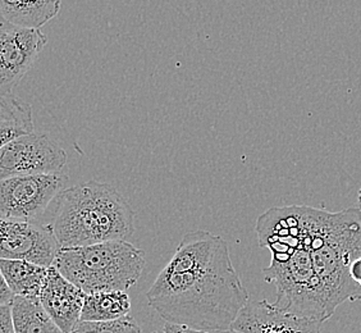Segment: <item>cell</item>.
<instances>
[{"label": "cell", "instance_id": "obj_5", "mask_svg": "<svg viewBox=\"0 0 361 333\" xmlns=\"http://www.w3.org/2000/svg\"><path fill=\"white\" fill-rule=\"evenodd\" d=\"M66 174L20 176L0 181V217L6 221L32 222L62 194Z\"/></svg>", "mask_w": 361, "mask_h": 333}, {"label": "cell", "instance_id": "obj_17", "mask_svg": "<svg viewBox=\"0 0 361 333\" xmlns=\"http://www.w3.org/2000/svg\"><path fill=\"white\" fill-rule=\"evenodd\" d=\"M0 333H16L12 305L0 306Z\"/></svg>", "mask_w": 361, "mask_h": 333}, {"label": "cell", "instance_id": "obj_15", "mask_svg": "<svg viewBox=\"0 0 361 333\" xmlns=\"http://www.w3.org/2000/svg\"><path fill=\"white\" fill-rule=\"evenodd\" d=\"M12 315L16 333H63L42 308L40 298L16 296Z\"/></svg>", "mask_w": 361, "mask_h": 333}, {"label": "cell", "instance_id": "obj_11", "mask_svg": "<svg viewBox=\"0 0 361 333\" xmlns=\"http://www.w3.org/2000/svg\"><path fill=\"white\" fill-rule=\"evenodd\" d=\"M61 6L59 0H0V17L18 28L40 30L56 17Z\"/></svg>", "mask_w": 361, "mask_h": 333}, {"label": "cell", "instance_id": "obj_16", "mask_svg": "<svg viewBox=\"0 0 361 333\" xmlns=\"http://www.w3.org/2000/svg\"><path fill=\"white\" fill-rule=\"evenodd\" d=\"M73 333H142L131 315L109 322H80Z\"/></svg>", "mask_w": 361, "mask_h": 333}, {"label": "cell", "instance_id": "obj_2", "mask_svg": "<svg viewBox=\"0 0 361 333\" xmlns=\"http://www.w3.org/2000/svg\"><path fill=\"white\" fill-rule=\"evenodd\" d=\"M255 231L259 246L271 254L263 274L277 289L273 304L322 323L329 320L336 309L315 271L300 222L299 205L268 209L257 218Z\"/></svg>", "mask_w": 361, "mask_h": 333}, {"label": "cell", "instance_id": "obj_9", "mask_svg": "<svg viewBox=\"0 0 361 333\" xmlns=\"http://www.w3.org/2000/svg\"><path fill=\"white\" fill-rule=\"evenodd\" d=\"M323 323L286 312L267 300L249 303L231 329L240 333H320Z\"/></svg>", "mask_w": 361, "mask_h": 333}, {"label": "cell", "instance_id": "obj_13", "mask_svg": "<svg viewBox=\"0 0 361 333\" xmlns=\"http://www.w3.org/2000/svg\"><path fill=\"white\" fill-rule=\"evenodd\" d=\"M49 268L25 260L0 259L1 277L16 296L40 298Z\"/></svg>", "mask_w": 361, "mask_h": 333}, {"label": "cell", "instance_id": "obj_20", "mask_svg": "<svg viewBox=\"0 0 361 333\" xmlns=\"http://www.w3.org/2000/svg\"><path fill=\"white\" fill-rule=\"evenodd\" d=\"M350 273H351V278L354 279L357 285L360 286L361 289V257L357 258L354 263L351 264Z\"/></svg>", "mask_w": 361, "mask_h": 333}, {"label": "cell", "instance_id": "obj_12", "mask_svg": "<svg viewBox=\"0 0 361 333\" xmlns=\"http://www.w3.org/2000/svg\"><path fill=\"white\" fill-rule=\"evenodd\" d=\"M32 107L13 94L0 95V146L34 133Z\"/></svg>", "mask_w": 361, "mask_h": 333}, {"label": "cell", "instance_id": "obj_23", "mask_svg": "<svg viewBox=\"0 0 361 333\" xmlns=\"http://www.w3.org/2000/svg\"><path fill=\"white\" fill-rule=\"evenodd\" d=\"M150 333H164V332H163V329H161V331H154V332H150Z\"/></svg>", "mask_w": 361, "mask_h": 333}, {"label": "cell", "instance_id": "obj_3", "mask_svg": "<svg viewBox=\"0 0 361 333\" xmlns=\"http://www.w3.org/2000/svg\"><path fill=\"white\" fill-rule=\"evenodd\" d=\"M51 226L62 249L127 241L135 232V213L111 183L87 181L56 198Z\"/></svg>", "mask_w": 361, "mask_h": 333}, {"label": "cell", "instance_id": "obj_19", "mask_svg": "<svg viewBox=\"0 0 361 333\" xmlns=\"http://www.w3.org/2000/svg\"><path fill=\"white\" fill-rule=\"evenodd\" d=\"M163 332L164 333H207L199 329H194L191 327L182 326V325H174V323H164L163 327Z\"/></svg>", "mask_w": 361, "mask_h": 333}, {"label": "cell", "instance_id": "obj_1", "mask_svg": "<svg viewBox=\"0 0 361 333\" xmlns=\"http://www.w3.org/2000/svg\"><path fill=\"white\" fill-rule=\"evenodd\" d=\"M146 298L164 322L204 332L231 329L249 304L226 240L202 229L182 237Z\"/></svg>", "mask_w": 361, "mask_h": 333}, {"label": "cell", "instance_id": "obj_4", "mask_svg": "<svg viewBox=\"0 0 361 333\" xmlns=\"http://www.w3.org/2000/svg\"><path fill=\"white\" fill-rule=\"evenodd\" d=\"M54 267L86 295L123 291L137 284L144 268V251L128 241H106L61 249Z\"/></svg>", "mask_w": 361, "mask_h": 333}, {"label": "cell", "instance_id": "obj_21", "mask_svg": "<svg viewBox=\"0 0 361 333\" xmlns=\"http://www.w3.org/2000/svg\"><path fill=\"white\" fill-rule=\"evenodd\" d=\"M357 205H359V207H357V209L360 210L361 213V186L360 188H359V194H357Z\"/></svg>", "mask_w": 361, "mask_h": 333}, {"label": "cell", "instance_id": "obj_18", "mask_svg": "<svg viewBox=\"0 0 361 333\" xmlns=\"http://www.w3.org/2000/svg\"><path fill=\"white\" fill-rule=\"evenodd\" d=\"M0 306L12 305L13 304L14 295L13 291L9 289L6 279L3 277H0Z\"/></svg>", "mask_w": 361, "mask_h": 333}, {"label": "cell", "instance_id": "obj_10", "mask_svg": "<svg viewBox=\"0 0 361 333\" xmlns=\"http://www.w3.org/2000/svg\"><path fill=\"white\" fill-rule=\"evenodd\" d=\"M85 298L86 293L64 277L54 265L49 268L40 303L63 333H73L81 322Z\"/></svg>", "mask_w": 361, "mask_h": 333}, {"label": "cell", "instance_id": "obj_14", "mask_svg": "<svg viewBox=\"0 0 361 333\" xmlns=\"http://www.w3.org/2000/svg\"><path fill=\"white\" fill-rule=\"evenodd\" d=\"M131 300L123 291L97 292L86 295L81 322H109L128 317Z\"/></svg>", "mask_w": 361, "mask_h": 333}, {"label": "cell", "instance_id": "obj_22", "mask_svg": "<svg viewBox=\"0 0 361 333\" xmlns=\"http://www.w3.org/2000/svg\"><path fill=\"white\" fill-rule=\"evenodd\" d=\"M207 333H240L233 331V329H227V331H214V332H207Z\"/></svg>", "mask_w": 361, "mask_h": 333}, {"label": "cell", "instance_id": "obj_8", "mask_svg": "<svg viewBox=\"0 0 361 333\" xmlns=\"http://www.w3.org/2000/svg\"><path fill=\"white\" fill-rule=\"evenodd\" d=\"M61 249L51 224L0 221L1 259L25 260L50 268Z\"/></svg>", "mask_w": 361, "mask_h": 333}, {"label": "cell", "instance_id": "obj_6", "mask_svg": "<svg viewBox=\"0 0 361 333\" xmlns=\"http://www.w3.org/2000/svg\"><path fill=\"white\" fill-rule=\"evenodd\" d=\"M67 153L47 132H34L0 147V180L61 174Z\"/></svg>", "mask_w": 361, "mask_h": 333}, {"label": "cell", "instance_id": "obj_7", "mask_svg": "<svg viewBox=\"0 0 361 333\" xmlns=\"http://www.w3.org/2000/svg\"><path fill=\"white\" fill-rule=\"evenodd\" d=\"M47 42L42 30L18 28L0 17V95L12 94Z\"/></svg>", "mask_w": 361, "mask_h": 333}]
</instances>
